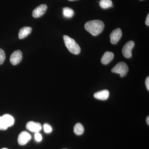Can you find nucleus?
<instances>
[{
    "mask_svg": "<svg viewBox=\"0 0 149 149\" xmlns=\"http://www.w3.org/2000/svg\"><path fill=\"white\" fill-rule=\"evenodd\" d=\"M8 128L2 116H0V130H6Z\"/></svg>",
    "mask_w": 149,
    "mask_h": 149,
    "instance_id": "nucleus-17",
    "label": "nucleus"
},
{
    "mask_svg": "<svg viewBox=\"0 0 149 149\" xmlns=\"http://www.w3.org/2000/svg\"><path fill=\"white\" fill-rule=\"evenodd\" d=\"M6 59V55L4 52L0 49V65L2 64Z\"/></svg>",
    "mask_w": 149,
    "mask_h": 149,
    "instance_id": "nucleus-18",
    "label": "nucleus"
},
{
    "mask_svg": "<svg viewBox=\"0 0 149 149\" xmlns=\"http://www.w3.org/2000/svg\"><path fill=\"white\" fill-rule=\"evenodd\" d=\"M140 1H142V0H140Z\"/></svg>",
    "mask_w": 149,
    "mask_h": 149,
    "instance_id": "nucleus-27",
    "label": "nucleus"
},
{
    "mask_svg": "<svg viewBox=\"0 0 149 149\" xmlns=\"http://www.w3.org/2000/svg\"><path fill=\"white\" fill-rule=\"evenodd\" d=\"M63 40L66 47L70 53L76 55L80 54L81 49L74 40L67 35L63 36Z\"/></svg>",
    "mask_w": 149,
    "mask_h": 149,
    "instance_id": "nucleus-2",
    "label": "nucleus"
},
{
    "mask_svg": "<svg viewBox=\"0 0 149 149\" xmlns=\"http://www.w3.org/2000/svg\"><path fill=\"white\" fill-rule=\"evenodd\" d=\"M146 24L147 26H149V14H148V16H147L146 19Z\"/></svg>",
    "mask_w": 149,
    "mask_h": 149,
    "instance_id": "nucleus-22",
    "label": "nucleus"
},
{
    "mask_svg": "<svg viewBox=\"0 0 149 149\" xmlns=\"http://www.w3.org/2000/svg\"><path fill=\"white\" fill-rule=\"evenodd\" d=\"M99 5L101 8L107 9L113 6L111 0H100Z\"/></svg>",
    "mask_w": 149,
    "mask_h": 149,
    "instance_id": "nucleus-15",
    "label": "nucleus"
},
{
    "mask_svg": "<svg viewBox=\"0 0 149 149\" xmlns=\"http://www.w3.org/2000/svg\"><path fill=\"white\" fill-rule=\"evenodd\" d=\"M47 9L46 4H42L38 6L32 12V16L34 18H39L45 14Z\"/></svg>",
    "mask_w": 149,
    "mask_h": 149,
    "instance_id": "nucleus-8",
    "label": "nucleus"
},
{
    "mask_svg": "<svg viewBox=\"0 0 149 149\" xmlns=\"http://www.w3.org/2000/svg\"><path fill=\"white\" fill-rule=\"evenodd\" d=\"M104 24L101 20H93L85 23V28L93 36H96L100 34L104 29Z\"/></svg>",
    "mask_w": 149,
    "mask_h": 149,
    "instance_id": "nucleus-1",
    "label": "nucleus"
},
{
    "mask_svg": "<svg viewBox=\"0 0 149 149\" xmlns=\"http://www.w3.org/2000/svg\"><path fill=\"white\" fill-rule=\"evenodd\" d=\"M2 149H6V148H3Z\"/></svg>",
    "mask_w": 149,
    "mask_h": 149,
    "instance_id": "nucleus-25",
    "label": "nucleus"
},
{
    "mask_svg": "<svg viewBox=\"0 0 149 149\" xmlns=\"http://www.w3.org/2000/svg\"><path fill=\"white\" fill-rule=\"evenodd\" d=\"M26 128L31 132L37 133L42 130V125L39 123L31 121L27 123Z\"/></svg>",
    "mask_w": 149,
    "mask_h": 149,
    "instance_id": "nucleus-9",
    "label": "nucleus"
},
{
    "mask_svg": "<svg viewBox=\"0 0 149 149\" xmlns=\"http://www.w3.org/2000/svg\"><path fill=\"white\" fill-rule=\"evenodd\" d=\"M135 46V43L133 41L127 42L122 49V54L126 58H130L132 57V51Z\"/></svg>",
    "mask_w": 149,
    "mask_h": 149,
    "instance_id": "nucleus-4",
    "label": "nucleus"
},
{
    "mask_svg": "<svg viewBox=\"0 0 149 149\" xmlns=\"http://www.w3.org/2000/svg\"><path fill=\"white\" fill-rule=\"evenodd\" d=\"M35 140H36L37 142H40V141H42V135H41V134L39 133V132L35 133Z\"/></svg>",
    "mask_w": 149,
    "mask_h": 149,
    "instance_id": "nucleus-20",
    "label": "nucleus"
},
{
    "mask_svg": "<svg viewBox=\"0 0 149 149\" xmlns=\"http://www.w3.org/2000/svg\"><path fill=\"white\" fill-rule=\"evenodd\" d=\"M4 121L6 125L8 126V127H11L13 125L14 123V118L12 116L9 114H5L2 116Z\"/></svg>",
    "mask_w": 149,
    "mask_h": 149,
    "instance_id": "nucleus-13",
    "label": "nucleus"
},
{
    "mask_svg": "<svg viewBox=\"0 0 149 149\" xmlns=\"http://www.w3.org/2000/svg\"><path fill=\"white\" fill-rule=\"evenodd\" d=\"M22 58V54L21 51L16 50L11 55L10 61L13 65H16L21 62Z\"/></svg>",
    "mask_w": 149,
    "mask_h": 149,
    "instance_id": "nucleus-5",
    "label": "nucleus"
},
{
    "mask_svg": "<svg viewBox=\"0 0 149 149\" xmlns=\"http://www.w3.org/2000/svg\"><path fill=\"white\" fill-rule=\"evenodd\" d=\"M146 86L147 90L149 91V77H147L146 80Z\"/></svg>",
    "mask_w": 149,
    "mask_h": 149,
    "instance_id": "nucleus-21",
    "label": "nucleus"
},
{
    "mask_svg": "<svg viewBox=\"0 0 149 149\" xmlns=\"http://www.w3.org/2000/svg\"><path fill=\"white\" fill-rule=\"evenodd\" d=\"M109 92L108 90H104L95 93L94 97L95 98L101 100H106L109 98Z\"/></svg>",
    "mask_w": 149,
    "mask_h": 149,
    "instance_id": "nucleus-10",
    "label": "nucleus"
},
{
    "mask_svg": "<svg viewBox=\"0 0 149 149\" xmlns=\"http://www.w3.org/2000/svg\"></svg>",
    "mask_w": 149,
    "mask_h": 149,
    "instance_id": "nucleus-26",
    "label": "nucleus"
},
{
    "mask_svg": "<svg viewBox=\"0 0 149 149\" xmlns=\"http://www.w3.org/2000/svg\"><path fill=\"white\" fill-rule=\"evenodd\" d=\"M84 130L85 129H84V126L81 123H78L74 125V132L77 136L82 135L84 133Z\"/></svg>",
    "mask_w": 149,
    "mask_h": 149,
    "instance_id": "nucleus-14",
    "label": "nucleus"
},
{
    "mask_svg": "<svg viewBox=\"0 0 149 149\" xmlns=\"http://www.w3.org/2000/svg\"><path fill=\"white\" fill-rule=\"evenodd\" d=\"M122 31L120 28L114 29L110 35L111 43L113 45L117 44L122 37Z\"/></svg>",
    "mask_w": 149,
    "mask_h": 149,
    "instance_id": "nucleus-7",
    "label": "nucleus"
},
{
    "mask_svg": "<svg viewBox=\"0 0 149 149\" xmlns=\"http://www.w3.org/2000/svg\"><path fill=\"white\" fill-rule=\"evenodd\" d=\"M68 1H76V0H68Z\"/></svg>",
    "mask_w": 149,
    "mask_h": 149,
    "instance_id": "nucleus-24",
    "label": "nucleus"
},
{
    "mask_svg": "<svg viewBox=\"0 0 149 149\" xmlns=\"http://www.w3.org/2000/svg\"><path fill=\"white\" fill-rule=\"evenodd\" d=\"M114 58V54L111 52H106L101 58V62L102 64L107 65L111 62Z\"/></svg>",
    "mask_w": 149,
    "mask_h": 149,
    "instance_id": "nucleus-11",
    "label": "nucleus"
},
{
    "mask_svg": "<svg viewBox=\"0 0 149 149\" xmlns=\"http://www.w3.org/2000/svg\"><path fill=\"white\" fill-rule=\"evenodd\" d=\"M32 28L30 27H24L22 28L19 32L18 37L20 40L24 39L32 32Z\"/></svg>",
    "mask_w": 149,
    "mask_h": 149,
    "instance_id": "nucleus-12",
    "label": "nucleus"
},
{
    "mask_svg": "<svg viewBox=\"0 0 149 149\" xmlns=\"http://www.w3.org/2000/svg\"><path fill=\"white\" fill-rule=\"evenodd\" d=\"M63 16L66 18H71L74 15V11L72 9L69 8H64L63 9Z\"/></svg>",
    "mask_w": 149,
    "mask_h": 149,
    "instance_id": "nucleus-16",
    "label": "nucleus"
},
{
    "mask_svg": "<svg viewBox=\"0 0 149 149\" xmlns=\"http://www.w3.org/2000/svg\"><path fill=\"white\" fill-rule=\"evenodd\" d=\"M31 135L27 131H22L18 136L17 139L18 144L20 146H24L31 140Z\"/></svg>",
    "mask_w": 149,
    "mask_h": 149,
    "instance_id": "nucleus-6",
    "label": "nucleus"
},
{
    "mask_svg": "<svg viewBox=\"0 0 149 149\" xmlns=\"http://www.w3.org/2000/svg\"><path fill=\"white\" fill-rule=\"evenodd\" d=\"M146 122L147 124H148V125H149V116H148V117H147L146 118Z\"/></svg>",
    "mask_w": 149,
    "mask_h": 149,
    "instance_id": "nucleus-23",
    "label": "nucleus"
},
{
    "mask_svg": "<svg viewBox=\"0 0 149 149\" xmlns=\"http://www.w3.org/2000/svg\"><path fill=\"white\" fill-rule=\"evenodd\" d=\"M128 71V67L127 64L123 62L118 63L111 69V72L120 74V77H123L127 74Z\"/></svg>",
    "mask_w": 149,
    "mask_h": 149,
    "instance_id": "nucleus-3",
    "label": "nucleus"
},
{
    "mask_svg": "<svg viewBox=\"0 0 149 149\" xmlns=\"http://www.w3.org/2000/svg\"><path fill=\"white\" fill-rule=\"evenodd\" d=\"M44 131L46 133H51L52 130V127L48 123H45L44 125Z\"/></svg>",
    "mask_w": 149,
    "mask_h": 149,
    "instance_id": "nucleus-19",
    "label": "nucleus"
}]
</instances>
